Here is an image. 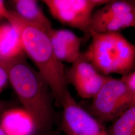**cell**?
Instances as JSON below:
<instances>
[{"instance_id": "1", "label": "cell", "mask_w": 135, "mask_h": 135, "mask_svg": "<svg viewBox=\"0 0 135 135\" xmlns=\"http://www.w3.org/2000/svg\"><path fill=\"white\" fill-rule=\"evenodd\" d=\"M0 66L7 73L23 108L34 119L38 133L46 135L52 127L55 117L54 99L48 83L28 63L25 53L14 58L0 56Z\"/></svg>"}, {"instance_id": "2", "label": "cell", "mask_w": 135, "mask_h": 135, "mask_svg": "<svg viewBox=\"0 0 135 135\" xmlns=\"http://www.w3.org/2000/svg\"><path fill=\"white\" fill-rule=\"evenodd\" d=\"M6 19L18 30L25 54L33 61L48 83L55 105L61 107L63 97L68 89V82L64 66L54 53L48 33L25 21L11 10H9Z\"/></svg>"}, {"instance_id": "3", "label": "cell", "mask_w": 135, "mask_h": 135, "mask_svg": "<svg viewBox=\"0 0 135 135\" xmlns=\"http://www.w3.org/2000/svg\"><path fill=\"white\" fill-rule=\"evenodd\" d=\"M92 43L84 53L90 62L103 75L117 73L122 76L132 71L135 46L119 32L92 34Z\"/></svg>"}, {"instance_id": "4", "label": "cell", "mask_w": 135, "mask_h": 135, "mask_svg": "<svg viewBox=\"0 0 135 135\" xmlns=\"http://www.w3.org/2000/svg\"><path fill=\"white\" fill-rule=\"evenodd\" d=\"M92 99L90 114L102 123L114 120L135 105V94L120 80L112 77Z\"/></svg>"}, {"instance_id": "5", "label": "cell", "mask_w": 135, "mask_h": 135, "mask_svg": "<svg viewBox=\"0 0 135 135\" xmlns=\"http://www.w3.org/2000/svg\"><path fill=\"white\" fill-rule=\"evenodd\" d=\"M109 0H43L51 15L63 24L79 29L88 38L93 11Z\"/></svg>"}, {"instance_id": "6", "label": "cell", "mask_w": 135, "mask_h": 135, "mask_svg": "<svg viewBox=\"0 0 135 135\" xmlns=\"http://www.w3.org/2000/svg\"><path fill=\"white\" fill-rule=\"evenodd\" d=\"M61 107L63 109V130L83 135H110L103 125L80 106L69 90L66 91Z\"/></svg>"}, {"instance_id": "7", "label": "cell", "mask_w": 135, "mask_h": 135, "mask_svg": "<svg viewBox=\"0 0 135 135\" xmlns=\"http://www.w3.org/2000/svg\"><path fill=\"white\" fill-rule=\"evenodd\" d=\"M0 127L7 135H34L38 133L35 122L23 108H10L0 115Z\"/></svg>"}, {"instance_id": "8", "label": "cell", "mask_w": 135, "mask_h": 135, "mask_svg": "<svg viewBox=\"0 0 135 135\" xmlns=\"http://www.w3.org/2000/svg\"><path fill=\"white\" fill-rule=\"evenodd\" d=\"M11 11L31 24L44 30L48 33L52 29V24L44 14L38 2L35 0H11L8 1Z\"/></svg>"}, {"instance_id": "9", "label": "cell", "mask_w": 135, "mask_h": 135, "mask_svg": "<svg viewBox=\"0 0 135 135\" xmlns=\"http://www.w3.org/2000/svg\"><path fill=\"white\" fill-rule=\"evenodd\" d=\"M72 64L66 75V79L75 89L90 83L101 74L90 62L84 53H80Z\"/></svg>"}, {"instance_id": "10", "label": "cell", "mask_w": 135, "mask_h": 135, "mask_svg": "<svg viewBox=\"0 0 135 135\" xmlns=\"http://www.w3.org/2000/svg\"><path fill=\"white\" fill-rule=\"evenodd\" d=\"M24 53L18 30L9 22L0 25V56L14 58Z\"/></svg>"}, {"instance_id": "11", "label": "cell", "mask_w": 135, "mask_h": 135, "mask_svg": "<svg viewBox=\"0 0 135 135\" xmlns=\"http://www.w3.org/2000/svg\"><path fill=\"white\" fill-rule=\"evenodd\" d=\"M108 132L110 135H135V105L115 119Z\"/></svg>"}, {"instance_id": "12", "label": "cell", "mask_w": 135, "mask_h": 135, "mask_svg": "<svg viewBox=\"0 0 135 135\" xmlns=\"http://www.w3.org/2000/svg\"><path fill=\"white\" fill-rule=\"evenodd\" d=\"M54 53L58 59L68 63H74L80 54V50L73 48L63 43L52 34L48 33Z\"/></svg>"}, {"instance_id": "13", "label": "cell", "mask_w": 135, "mask_h": 135, "mask_svg": "<svg viewBox=\"0 0 135 135\" xmlns=\"http://www.w3.org/2000/svg\"><path fill=\"white\" fill-rule=\"evenodd\" d=\"M48 33L52 34L59 41L69 47L80 50L83 38L78 37L72 32L65 29L54 30L52 29Z\"/></svg>"}, {"instance_id": "14", "label": "cell", "mask_w": 135, "mask_h": 135, "mask_svg": "<svg viewBox=\"0 0 135 135\" xmlns=\"http://www.w3.org/2000/svg\"><path fill=\"white\" fill-rule=\"evenodd\" d=\"M127 87L128 90L132 93L135 94V72L131 71L122 76L120 79Z\"/></svg>"}, {"instance_id": "15", "label": "cell", "mask_w": 135, "mask_h": 135, "mask_svg": "<svg viewBox=\"0 0 135 135\" xmlns=\"http://www.w3.org/2000/svg\"><path fill=\"white\" fill-rule=\"evenodd\" d=\"M8 81L7 73L4 69L0 66V93L5 88Z\"/></svg>"}, {"instance_id": "16", "label": "cell", "mask_w": 135, "mask_h": 135, "mask_svg": "<svg viewBox=\"0 0 135 135\" xmlns=\"http://www.w3.org/2000/svg\"><path fill=\"white\" fill-rule=\"evenodd\" d=\"M9 13V10L7 8L5 2L0 0V21L6 19Z\"/></svg>"}, {"instance_id": "17", "label": "cell", "mask_w": 135, "mask_h": 135, "mask_svg": "<svg viewBox=\"0 0 135 135\" xmlns=\"http://www.w3.org/2000/svg\"><path fill=\"white\" fill-rule=\"evenodd\" d=\"M12 108V103L9 102L0 100V115L6 110Z\"/></svg>"}, {"instance_id": "18", "label": "cell", "mask_w": 135, "mask_h": 135, "mask_svg": "<svg viewBox=\"0 0 135 135\" xmlns=\"http://www.w3.org/2000/svg\"><path fill=\"white\" fill-rule=\"evenodd\" d=\"M68 135H80V134H75V133H73L71 132H65Z\"/></svg>"}]
</instances>
